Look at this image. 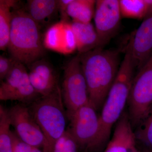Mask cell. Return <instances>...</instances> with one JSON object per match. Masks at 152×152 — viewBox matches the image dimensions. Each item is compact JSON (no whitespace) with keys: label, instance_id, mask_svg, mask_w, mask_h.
<instances>
[{"label":"cell","instance_id":"6da1fadb","mask_svg":"<svg viewBox=\"0 0 152 152\" xmlns=\"http://www.w3.org/2000/svg\"><path fill=\"white\" fill-rule=\"evenodd\" d=\"M135 68L130 47L128 45L116 77L99 116V126L96 136L87 151L98 152L108 143L113 126L121 116L127 103Z\"/></svg>","mask_w":152,"mask_h":152},{"label":"cell","instance_id":"7a4b0ae2","mask_svg":"<svg viewBox=\"0 0 152 152\" xmlns=\"http://www.w3.org/2000/svg\"><path fill=\"white\" fill-rule=\"evenodd\" d=\"M79 56L89 103L97 111L102 107L118 75L119 52L97 48Z\"/></svg>","mask_w":152,"mask_h":152},{"label":"cell","instance_id":"3957f363","mask_svg":"<svg viewBox=\"0 0 152 152\" xmlns=\"http://www.w3.org/2000/svg\"><path fill=\"white\" fill-rule=\"evenodd\" d=\"M7 49L11 57L28 66L45 54L39 26L18 5L13 10Z\"/></svg>","mask_w":152,"mask_h":152},{"label":"cell","instance_id":"277c9868","mask_svg":"<svg viewBox=\"0 0 152 152\" xmlns=\"http://www.w3.org/2000/svg\"><path fill=\"white\" fill-rule=\"evenodd\" d=\"M28 108L43 134V152H53L56 142L66 130L68 117L61 89L38 98Z\"/></svg>","mask_w":152,"mask_h":152},{"label":"cell","instance_id":"5b68a950","mask_svg":"<svg viewBox=\"0 0 152 152\" xmlns=\"http://www.w3.org/2000/svg\"><path fill=\"white\" fill-rule=\"evenodd\" d=\"M127 103L131 124L136 128L152 106V53L133 78Z\"/></svg>","mask_w":152,"mask_h":152},{"label":"cell","instance_id":"8992f818","mask_svg":"<svg viewBox=\"0 0 152 152\" xmlns=\"http://www.w3.org/2000/svg\"><path fill=\"white\" fill-rule=\"evenodd\" d=\"M61 91L68 119L79 108L89 103L79 55L72 58L66 64Z\"/></svg>","mask_w":152,"mask_h":152},{"label":"cell","instance_id":"52a82bcc","mask_svg":"<svg viewBox=\"0 0 152 152\" xmlns=\"http://www.w3.org/2000/svg\"><path fill=\"white\" fill-rule=\"evenodd\" d=\"M39 95L30 83L25 65L16 61L1 83L0 99L32 103L38 99Z\"/></svg>","mask_w":152,"mask_h":152},{"label":"cell","instance_id":"ba28073f","mask_svg":"<svg viewBox=\"0 0 152 152\" xmlns=\"http://www.w3.org/2000/svg\"><path fill=\"white\" fill-rule=\"evenodd\" d=\"M97 110L91 104L83 106L68 118L70 124L67 129L77 143L79 148L86 151L96 136L99 126Z\"/></svg>","mask_w":152,"mask_h":152},{"label":"cell","instance_id":"9c48e42d","mask_svg":"<svg viewBox=\"0 0 152 152\" xmlns=\"http://www.w3.org/2000/svg\"><path fill=\"white\" fill-rule=\"evenodd\" d=\"M118 0H98L94 20L100 48L108 43L119 29L121 18Z\"/></svg>","mask_w":152,"mask_h":152},{"label":"cell","instance_id":"30bf717a","mask_svg":"<svg viewBox=\"0 0 152 152\" xmlns=\"http://www.w3.org/2000/svg\"><path fill=\"white\" fill-rule=\"evenodd\" d=\"M11 125L19 138L34 148H42L43 134L31 114L29 109L17 104L8 110Z\"/></svg>","mask_w":152,"mask_h":152},{"label":"cell","instance_id":"8fae6325","mask_svg":"<svg viewBox=\"0 0 152 152\" xmlns=\"http://www.w3.org/2000/svg\"><path fill=\"white\" fill-rule=\"evenodd\" d=\"M43 44L45 48L63 54H70L77 50L71 22L60 21L50 26L44 36Z\"/></svg>","mask_w":152,"mask_h":152},{"label":"cell","instance_id":"7c38bea8","mask_svg":"<svg viewBox=\"0 0 152 152\" xmlns=\"http://www.w3.org/2000/svg\"><path fill=\"white\" fill-rule=\"evenodd\" d=\"M129 44L133 61L140 69L152 53V15L143 20Z\"/></svg>","mask_w":152,"mask_h":152},{"label":"cell","instance_id":"4fadbf2b","mask_svg":"<svg viewBox=\"0 0 152 152\" xmlns=\"http://www.w3.org/2000/svg\"><path fill=\"white\" fill-rule=\"evenodd\" d=\"M29 78L36 91L42 96H45L54 92L59 87L58 79L50 64L41 59L29 66Z\"/></svg>","mask_w":152,"mask_h":152},{"label":"cell","instance_id":"5bb4252c","mask_svg":"<svg viewBox=\"0 0 152 152\" xmlns=\"http://www.w3.org/2000/svg\"><path fill=\"white\" fill-rule=\"evenodd\" d=\"M136 140L129 114L123 113L116 123L113 137L104 152H133L137 149Z\"/></svg>","mask_w":152,"mask_h":152},{"label":"cell","instance_id":"9a60e30c","mask_svg":"<svg viewBox=\"0 0 152 152\" xmlns=\"http://www.w3.org/2000/svg\"><path fill=\"white\" fill-rule=\"evenodd\" d=\"M71 24L79 55L100 48L97 33L91 22L83 23L72 21Z\"/></svg>","mask_w":152,"mask_h":152},{"label":"cell","instance_id":"2e32d148","mask_svg":"<svg viewBox=\"0 0 152 152\" xmlns=\"http://www.w3.org/2000/svg\"><path fill=\"white\" fill-rule=\"evenodd\" d=\"M25 10L40 26L58 12V0H28Z\"/></svg>","mask_w":152,"mask_h":152},{"label":"cell","instance_id":"e0dca14e","mask_svg":"<svg viewBox=\"0 0 152 152\" xmlns=\"http://www.w3.org/2000/svg\"><path fill=\"white\" fill-rule=\"evenodd\" d=\"M18 1L0 0V50H5L8 46L12 20L13 10Z\"/></svg>","mask_w":152,"mask_h":152},{"label":"cell","instance_id":"ac0fdd59","mask_svg":"<svg viewBox=\"0 0 152 152\" xmlns=\"http://www.w3.org/2000/svg\"><path fill=\"white\" fill-rule=\"evenodd\" d=\"M122 17L144 20L152 15V0H120Z\"/></svg>","mask_w":152,"mask_h":152},{"label":"cell","instance_id":"d6986e66","mask_svg":"<svg viewBox=\"0 0 152 152\" xmlns=\"http://www.w3.org/2000/svg\"><path fill=\"white\" fill-rule=\"evenodd\" d=\"M96 2L94 0H72L68 6V16L73 21L91 23L94 16Z\"/></svg>","mask_w":152,"mask_h":152},{"label":"cell","instance_id":"ffe728a7","mask_svg":"<svg viewBox=\"0 0 152 152\" xmlns=\"http://www.w3.org/2000/svg\"><path fill=\"white\" fill-rule=\"evenodd\" d=\"M8 110L0 106V152H12V132Z\"/></svg>","mask_w":152,"mask_h":152},{"label":"cell","instance_id":"44dd1931","mask_svg":"<svg viewBox=\"0 0 152 152\" xmlns=\"http://www.w3.org/2000/svg\"><path fill=\"white\" fill-rule=\"evenodd\" d=\"M134 132L137 140L152 150V106Z\"/></svg>","mask_w":152,"mask_h":152},{"label":"cell","instance_id":"7402d4cb","mask_svg":"<svg viewBox=\"0 0 152 152\" xmlns=\"http://www.w3.org/2000/svg\"><path fill=\"white\" fill-rule=\"evenodd\" d=\"M79 148L74 137L66 129L56 142L53 152H78Z\"/></svg>","mask_w":152,"mask_h":152},{"label":"cell","instance_id":"603a6c76","mask_svg":"<svg viewBox=\"0 0 152 152\" xmlns=\"http://www.w3.org/2000/svg\"><path fill=\"white\" fill-rule=\"evenodd\" d=\"M16 61L12 57L0 56V79L3 80L11 70Z\"/></svg>","mask_w":152,"mask_h":152},{"label":"cell","instance_id":"cb8c5ba5","mask_svg":"<svg viewBox=\"0 0 152 152\" xmlns=\"http://www.w3.org/2000/svg\"><path fill=\"white\" fill-rule=\"evenodd\" d=\"M12 152H31L32 147L19 138L15 132H12Z\"/></svg>","mask_w":152,"mask_h":152},{"label":"cell","instance_id":"d4e9b609","mask_svg":"<svg viewBox=\"0 0 152 152\" xmlns=\"http://www.w3.org/2000/svg\"><path fill=\"white\" fill-rule=\"evenodd\" d=\"M72 0H58V12L61 16V21L69 22V17L68 16V6Z\"/></svg>","mask_w":152,"mask_h":152},{"label":"cell","instance_id":"484cf974","mask_svg":"<svg viewBox=\"0 0 152 152\" xmlns=\"http://www.w3.org/2000/svg\"><path fill=\"white\" fill-rule=\"evenodd\" d=\"M31 152H43V151H41L38 148H34L33 147L32 149Z\"/></svg>","mask_w":152,"mask_h":152},{"label":"cell","instance_id":"4316f807","mask_svg":"<svg viewBox=\"0 0 152 152\" xmlns=\"http://www.w3.org/2000/svg\"><path fill=\"white\" fill-rule=\"evenodd\" d=\"M143 152H152V150L146 148L144 149Z\"/></svg>","mask_w":152,"mask_h":152},{"label":"cell","instance_id":"83f0119b","mask_svg":"<svg viewBox=\"0 0 152 152\" xmlns=\"http://www.w3.org/2000/svg\"><path fill=\"white\" fill-rule=\"evenodd\" d=\"M140 152V151H138V150L137 149H136L134 151V152Z\"/></svg>","mask_w":152,"mask_h":152}]
</instances>
